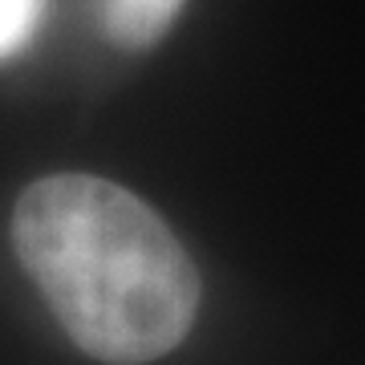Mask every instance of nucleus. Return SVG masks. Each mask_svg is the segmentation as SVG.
<instances>
[{
  "instance_id": "obj_1",
  "label": "nucleus",
  "mask_w": 365,
  "mask_h": 365,
  "mask_svg": "<svg viewBox=\"0 0 365 365\" xmlns=\"http://www.w3.org/2000/svg\"><path fill=\"white\" fill-rule=\"evenodd\" d=\"M13 248L61 329L98 361H155L195 325L191 256L158 211L110 179H37L16 199Z\"/></svg>"
},
{
  "instance_id": "obj_2",
  "label": "nucleus",
  "mask_w": 365,
  "mask_h": 365,
  "mask_svg": "<svg viewBox=\"0 0 365 365\" xmlns=\"http://www.w3.org/2000/svg\"><path fill=\"white\" fill-rule=\"evenodd\" d=\"M179 9L182 0H106V33L126 49H146L175 25Z\"/></svg>"
},
{
  "instance_id": "obj_3",
  "label": "nucleus",
  "mask_w": 365,
  "mask_h": 365,
  "mask_svg": "<svg viewBox=\"0 0 365 365\" xmlns=\"http://www.w3.org/2000/svg\"><path fill=\"white\" fill-rule=\"evenodd\" d=\"M45 0H0V57H13L41 21Z\"/></svg>"
}]
</instances>
